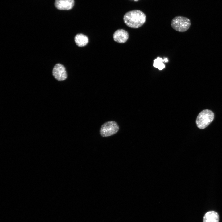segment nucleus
Returning <instances> with one entry per match:
<instances>
[{
  "label": "nucleus",
  "mask_w": 222,
  "mask_h": 222,
  "mask_svg": "<svg viewBox=\"0 0 222 222\" xmlns=\"http://www.w3.org/2000/svg\"><path fill=\"white\" fill-rule=\"evenodd\" d=\"M146 16L142 11L135 10L126 13L123 17V20L125 24L130 27L138 28L145 23Z\"/></svg>",
  "instance_id": "f257e3e1"
},
{
  "label": "nucleus",
  "mask_w": 222,
  "mask_h": 222,
  "mask_svg": "<svg viewBox=\"0 0 222 222\" xmlns=\"http://www.w3.org/2000/svg\"><path fill=\"white\" fill-rule=\"evenodd\" d=\"M214 118V114L212 111L208 109L203 110L197 116L196 121L197 125L200 129L205 128Z\"/></svg>",
  "instance_id": "f03ea898"
},
{
  "label": "nucleus",
  "mask_w": 222,
  "mask_h": 222,
  "mask_svg": "<svg viewBox=\"0 0 222 222\" xmlns=\"http://www.w3.org/2000/svg\"><path fill=\"white\" fill-rule=\"evenodd\" d=\"M191 25L190 20L187 17L182 16L175 17L172 19L171 23L172 27L179 32L186 31L189 28Z\"/></svg>",
  "instance_id": "7ed1b4c3"
},
{
  "label": "nucleus",
  "mask_w": 222,
  "mask_h": 222,
  "mask_svg": "<svg viewBox=\"0 0 222 222\" xmlns=\"http://www.w3.org/2000/svg\"><path fill=\"white\" fill-rule=\"evenodd\" d=\"M117 124L114 121H109L104 123L101 126L100 130V133L101 136L106 137L114 135L119 130Z\"/></svg>",
  "instance_id": "20e7f679"
},
{
  "label": "nucleus",
  "mask_w": 222,
  "mask_h": 222,
  "mask_svg": "<svg viewBox=\"0 0 222 222\" xmlns=\"http://www.w3.org/2000/svg\"><path fill=\"white\" fill-rule=\"evenodd\" d=\"M53 76L58 81H63L67 78V73L65 67L62 64H57L54 66L52 72Z\"/></svg>",
  "instance_id": "39448f33"
},
{
  "label": "nucleus",
  "mask_w": 222,
  "mask_h": 222,
  "mask_svg": "<svg viewBox=\"0 0 222 222\" xmlns=\"http://www.w3.org/2000/svg\"><path fill=\"white\" fill-rule=\"evenodd\" d=\"M129 37L128 32L123 29L117 30L114 32L113 35V39L115 42L121 43L126 42Z\"/></svg>",
  "instance_id": "423d86ee"
},
{
  "label": "nucleus",
  "mask_w": 222,
  "mask_h": 222,
  "mask_svg": "<svg viewBox=\"0 0 222 222\" xmlns=\"http://www.w3.org/2000/svg\"><path fill=\"white\" fill-rule=\"evenodd\" d=\"M74 4V0H56L55 5L57 9L68 10L72 8Z\"/></svg>",
  "instance_id": "0eeeda50"
},
{
  "label": "nucleus",
  "mask_w": 222,
  "mask_h": 222,
  "mask_svg": "<svg viewBox=\"0 0 222 222\" xmlns=\"http://www.w3.org/2000/svg\"><path fill=\"white\" fill-rule=\"evenodd\" d=\"M219 216L218 213L214 211H210L204 215L203 222H219Z\"/></svg>",
  "instance_id": "6e6552de"
},
{
  "label": "nucleus",
  "mask_w": 222,
  "mask_h": 222,
  "mask_svg": "<svg viewBox=\"0 0 222 222\" xmlns=\"http://www.w3.org/2000/svg\"><path fill=\"white\" fill-rule=\"evenodd\" d=\"M74 41L76 44L79 47L86 46L89 42L88 37L82 33L76 34L74 37Z\"/></svg>",
  "instance_id": "1a4fd4ad"
},
{
  "label": "nucleus",
  "mask_w": 222,
  "mask_h": 222,
  "mask_svg": "<svg viewBox=\"0 0 222 222\" xmlns=\"http://www.w3.org/2000/svg\"><path fill=\"white\" fill-rule=\"evenodd\" d=\"M168 60L167 58H165L162 59L161 58L158 57L154 60L153 66L154 67L161 70L165 68V65L163 62H167Z\"/></svg>",
  "instance_id": "9d476101"
},
{
  "label": "nucleus",
  "mask_w": 222,
  "mask_h": 222,
  "mask_svg": "<svg viewBox=\"0 0 222 222\" xmlns=\"http://www.w3.org/2000/svg\"><path fill=\"white\" fill-rule=\"evenodd\" d=\"M134 0L135 1H138V0Z\"/></svg>",
  "instance_id": "9b49d317"
}]
</instances>
